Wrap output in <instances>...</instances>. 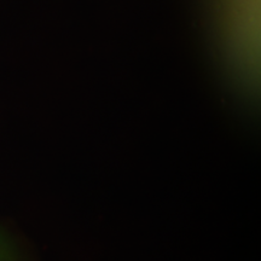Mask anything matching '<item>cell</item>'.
Segmentation results:
<instances>
[{
  "label": "cell",
  "mask_w": 261,
  "mask_h": 261,
  "mask_svg": "<svg viewBox=\"0 0 261 261\" xmlns=\"http://www.w3.org/2000/svg\"><path fill=\"white\" fill-rule=\"evenodd\" d=\"M10 255L9 253V246L8 243L5 242V240L0 236V259H6Z\"/></svg>",
  "instance_id": "cell-1"
}]
</instances>
